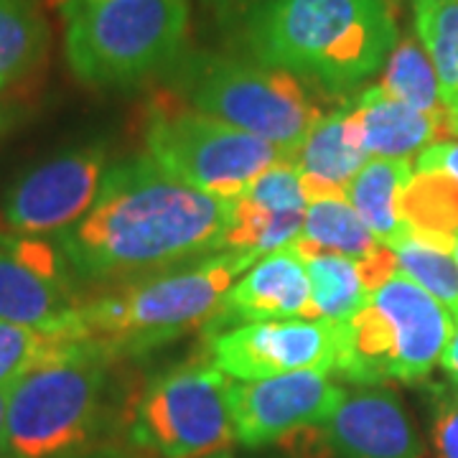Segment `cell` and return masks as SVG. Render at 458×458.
<instances>
[{"mask_svg":"<svg viewBox=\"0 0 458 458\" xmlns=\"http://www.w3.org/2000/svg\"><path fill=\"white\" fill-rule=\"evenodd\" d=\"M291 438L303 441L301 458H423L403 403L382 385L346 387L328 420Z\"/></svg>","mask_w":458,"mask_h":458,"instance_id":"14","label":"cell"},{"mask_svg":"<svg viewBox=\"0 0 458 458\" xmlns=\"http://www.w3.org/2000/svg\"><path fill=\"white\" fill-rule=\"evenodd\" d=\"M13 387H16V379H13V382H5V385H0V445H3V433H5V415H8V403H11Z\"/></svg>","mask_w":458,"mask_h":458,"instance_id":"33","label":"cell"},{"mask_svg":"<svg viewBox=\"0 0 458 458\" xmlns=\"http://www.w3.org/2000/svg\"><path fill=\"white\" fill-rule=\"evenodd\" d=\"M339 327L321 318L242 324L207 336V357L229 379H265L288 372H334Z\"/></svg>","mask_w":458,"mask_h":458,"instance_id":"13","label":"cell"},{"mask_svg":"<svg viewBox=\"0 0 458 458\" xmlns=\"http://www.w3.org/2000/svg\"><path fill=\"white\" fill-rule=\"evenodd\" d=\"M423 165L443 168L445 174H451L458 181V140H438V143L428 146L415 161V168H423Z\"/></svg>","mask_w":458,"mask_h":458,"instance_id":"30","label":"cell"},{"mask_svg":"<svg viewBox=\"0 0 458 458\" xmlns=\"http://www.w3.org/2000/svg\"><path fill=\"white\" fill-rule=\"evenodd\" d=\"M110 153L102 143L72 146L23 171L3 194L5 232L47 237L77 225L92 209Z\"/></svg>","mask_w":458,"mask_h":458,"instance_id":"11","label":"cell"},{"mask_svg":"<svg viewBox=\"0 0 458 458\" xmlns=\"http://www.w3.org/2000/svg\"><path fill=\"white\" fill-rule=\"evenodd\" d=\"M84 298L54 240L0 232V321L77 339Z\"/></svg>","mask_w":458,"mask_h":458,"instance_id":"10","label":"cell"},{"mask_svg":"<svg viewBox=\"0 0 458 458\" xmlns=\"http://www.w3.org/2000/svg\"><path fill=\"white\" fill-rule=\"evenodd\" d=\"M346 397V387L328 372L303 369L265 379H229L227 408L234 441L247 448L291 438L321 426Z\"/></svg>","mask_w":458,"mask_h":458,"instance_id":"12","label":"cell"},{"mask_svg":"<svg viewBox=\"0 0 458 458\" xmlns=\"http://www.w3.org/2000/svg\"><path fill=\"white\" fill-rule=\"evenodd\" d=\"M451 135L458 138V107L451 113Z\"/></svg>","mask_w":458,"mask_h":458,"instance_id":"34","label":"cell"},{"mask_svg":"<svg viewBox=\"0 0 458 458\" xmlns=\"http://www.w3.org/2000/svg\"><path fill=\"white\" fill-rule=\"evenodd\" d=\"M143 132L168 176L219 199L242 197L267 168L293 161L291 150L191 110L171 89L150 99Z\"/></svg>","mask_w":458,"mask_h":458,"instance_id":"9","label":"cell"},{"mask_svg":"<svg viewBox=\"0 0 458 458\" xmlns=\"http://www.w3.org/2000/svg\"><path fill=\"white\" fill-rule=\"evenodd\" d=\"M0 95H3V92H0ZM5 120H8V117H5V105H3V98H0V131L5 128Z\"/></svg>","mask_w":458,"mask_h":458,"instance_id":"35","label":"cell"},{"mask_svg":"<svg viewBox=\"0 0 458 458\" xmlns=\"http://www.w3.org/2000/svg\"><path fill=\"white\" fill-rule=\"evenodd\" d=\"M227 382L209 357L156 375L125 400L120 445L131 458H209L234 443Z\"/></svg>","mask_w":458,"mask_h":458,"instance_id":"8","label":"cell"},{"mask_svg":"<svg viewBox=\"0 0 458 458\" xmlns=\"http://www.w3.org/2000/svg\"><path fill=\"white\" fill-rule=\"evenodd\" d=\"M433 445L438 458H458V393L438 400L433 418Z\"/></svg>","mask_w":458,"mask_h":458,"instance_id":"28","label":"cell"},{"mask_svg":"<svg viewBox=\"0 0 458 458\" xmlns=\"http://www.w3.org/2000/svg\"><path fill=\"white\" fill-rule=\"evenodd\" d=\"M242 199L262 212L280 214V216L306 214L309 209V199L303 194L301 174L293 161H283L267 168L252 181V186L242 194Z\"/></svg>","mask_w":458,"mask_h":458,"instance_id":"26","label":"cell"},{"mask_svg":"<svg viewBox=\"0 0 458 458\" xmlns=\"http://www.w3.org/2000/svg\"><path fill=\"white\" fill-rule=\"evenodd\" d=\"M293 245L309 267L313 318L328 324H346L349 318H354L369 298V291L361 280L360 262L339 252L316 250L301 240H295Z\"/></svg>","mask_w":458,"mask_h":458,"instance_id":"21","label":"cell"},{"mask_svg":"<svg viewBox=\"0 0 458 458\" xmlns=\"http://www.w3.org/2000/svg\"><path fill=\"white\" fill-rule=\"evenodd\" d=\"M64 54L95 89L138 87L183 56L189 0H64Z\"/></svg>","mask_w":458,"mask_h":458,"instance_id":"5","label":"cell"},{"mask_svg":"<svg viewBox=\"0 0 458 458\" xmlns=\"http://www.w3.org/2000/svg\"><path fill=\"white\" fill-rule=\"evenodd\" d=\"M441 367L458 390V316H454V331H451V339L445 344V352H443L441 357Z\"/></svg>","mask_w":458,"mask_h":458,"instance_id":"31","label":"cell"},{"mask_svg":"<svg viewBox=\"0 0 458 458\" xmlns=\"http://www.w3.org/2000/svg\"><path fill=\"white\" fill-rule=\"evenodd\" d=\"M349 110L360 131L361 148L369 158L410 161L428 146L448 140L430 114L418 113L405 102L390 98L379 84L361 89L349 102Z\"/></svg>","mask_w":458,"mask_h":458,"instance_id":"17","label":"cell"},{"mask_svg":"<svg viewBox=\"0 0 458 458\" xmlns=\"http://www.w3.org/2000/svg\"><path fill=\"white\" fill-rule=\"evenodd\" d=\"M54 3H56V5H59V8H62V5H64V0H54Z\"/></svg>","mask_w":458,"mask_h":458,"instance_id":"37","label":"cell"},{"mask_svg":"<svg viewBox=\"0 0 458 458\" xmlns=\"http://www.w3.org/2000/svg\"><path fill=\"white\" fill-rule=\"evenodd\" d=\"M120 361L95 339H56L16 379L0 458H69L107 443Z\"/></svg>","mask_w":458,"mask_h":458,"instance_id":"3","label":"cell"},{"mask_svg":"<svg viewBox=\"0 0 458 458\" xmlns=\"http://www.w3.org/2000/svg\"><path fill=\"white\" fill-rule=\"evenodd\" d=\"M339 327L331 377L346 385L420 382L441 364L454 313L403 270L369 293L361 311Z\"/></svg>","mask_w":458,"mask_h":458,"instance_id":"7","label":"cell"},{"mask_svg":"<svg viewBox=\"0 0 458 458\" xmlns=\"http://www.w3.org/2000/svg\"><path fill=\"white\" fill-rule=\"evenodd\" d=\"M415 36L428 51L443 105L458 107V0H412Z\"/></svg>","mask_w":458,"mask_h":458,"instance_id":"23","label":"cell"},{"mask_svg":"<svg viewBox=\"0 0 458 458\" xmlns=\"http://www.w3.org/2000/svg\"><path fill=\"white\" fill-rule=\"evenodd\" d=\"M49 49L51 29L41 0H0V92L33 82Z\"/></svg>","mask_w":458,"mask_h":458,"instance_id":"18","label":"cell"},{"mask_svg":"<svg viewBox=\"0 0 458 458\" xmlns=\"http://www.w3.org/2000/svg\"><path fill=\"white\" fill-rule=\"evenodd\" d=\"M262 3H267V0H201L204 11L214 18L216 26L234 29V31L255 8H260Z\"/></svg>","mask_w":458,"mask_h":458,"instance_id":"29","label":"cell"},{"mask_svg":"<svg viewBox=\"0 0 458 458\" xmlns=\"http://www.w3.org/2000/svg\"><path fill=\"white\" fill-rule=\"evenodd\" d=\"M367 161L369 156L361 148L349 102L328 110L293 156L309 204L318 199L346 197V186Z\"/></svg>","mask_w":458,"mask_h":458,"instance_id":"16","label":"cell"},{"mask_svg":"<svg viewBox=\"0 0 458 458\" xmlns=\"http://www.w3.org/2000/svg\"><path fill=\"white\" fill-rule=\"evenodd\" d=\"M69 458H131L125 451H123V445L120 443H99V445H92V448H87L82 454H77V456H69Z\"/></svg>","mask_w":458,"mask_h":458,"instance_id":"32","label":"cell"},{"mask_svg":"<svg viewBox=\"0 0 458 458\" xmlns=\"http://www.w3.org/2000/svg\"><path fill=\"white\" fill-rule=\"evenodd\" d=\"M412 176L410 161L369 158L346 186V199L357 209L379 245L394 247L405 237L400 219V197Z\"/></svg>","mask_w":458,"mask_h":458,"instance_id":"20","label":"cell"},{"mask_svg":"<svg viewBox=\"0 0 458 458\" xmlns=\"http://www.w3.org/2000/svg\"><path fill=\"white\" fill-rule=\"evenodd\" d=\"M54 342L56 336L0 321V385L13 382L23 372H29Z\"/></svg>","mask_w":458,"mask_h":458,"instance_id":"27","label":"cell"},{"mask_svg":"<svg viewBox=\"0 0 458 458\" xmlns=\"http://www.w3.org/2000/svg\"><path fill=\"white\" fill-rule=\"evenodd\" d=\"M298 240L324 252L346 255L352 260H364L379 247L375 234L361 222V216L346 197L311 201L303 216V232Z\"/></svg>","mask_w":458,"mask_h":458,"instance_id":"24","label":"cell"},{"mask_svg":"<svg viewBox=\"0 0 458 458\" xmlns=\"http://www.w3.org/2000/svg\"><path fill=\"white\" fill-rule=\"evenodd\" d=\"M454 260H456L458 265V240H456V245H454Z\"/></svg>","mask_w":458,"mask_h":458,"instance_id":"36","label":"cell"},{"mask_svg":"<svg viewBox=\"0 0 458 458\" xmlns=\"http://www.w3.org/2000/svg\"><path fill=\"white\" fill-rule=\"evenodd\" d=\"M237 38L252 62L336 98L377 74L400 36L393 0H267Z\"/></svg>","mask_w":458,"mask_h":458,"instance_id":"2","label":"cell"},{"mask_svg":"<svg viewBox=\"0 0 458 458\" xmlns=\"http://www.w3.org/2000/svg\"><path fill=\"white\" fill-rule=\"evenodd\" d=\"M168 87L191 110L295 150L328 113L318 92L291 72L222 54H183L168 69Z\"/></svg>","mask_w":458,"mask_h":458,"instance_id":"6","label":"cell"},{"mask_svg":"<svg viewBox=\"0 0 458 458\" xmlns=\"http://www.w3.org/2000/svg\"><path fill=\"white\" fill-rule=\"evenodd\" d=\"M229 227L232 199L181 183L146 153L110 164L92 209L54 242L84 288L225 252Z\"/></svg>","mask_w":458,"mask_h":458,"instance_id":"1","label":"cell"},{"mask_svg":"<svg viewBox=\"0 0 458 458\" xmlns=\"http://www.w3.org/2000/svg\"><path fill=\"white\" fill-rule=\"evenodd\" d=\"M390 250H394L397 265L408 278L415 280L423 291L458 316V265L451 250L428 245L408 232Z\"/></svg>","mask_w":458,"mask_h":458,"instance_id":"25","label":"cell"},{"mask_svg":"<svg viewBox=\"0 0 458 458\" xmlns=\"http://www.w3.org/2000/svg\"><path fill=\"white\" fill-rule=\"evenodd\" d=\"M400 219L408 234L454 252L458 240V181L436 165L415 168L400 197Z\"/></svg>","mask_w":458,"mask_h":458,"instance_id":"19","label":"cell"},{"mask_svg":"<svg viewBox=\"0 0 458 458\" xmlns=\"http://www.w3.org/2000/svg\"><path fill=\"white\" fill-rule=\"evenodd\" d=\"M260 258L258 252L225 250L150 273L138 283L87 295L80 309L77 339L102 342L120 360L140 357L148 349L207 327L222 309L229 288Z\"/></svg>","mask_w":458,"mask_h":458,"instance_id":"4","label":"cell"},{"mask_svg":"<svg viewBox=\"0 0 458 458\" xmlns=\"http://www.w3.org/2000/svg\"><path fill=\"white\" fill-rule=\"evenodd\" d=\"M379 87L390 95V98L405 102L408 107L418 113L430 114L445 132V138L451 135V113L443 105L441 87L433 62L423 49V44L418 41V36H400L394 49L390 51L387 62L382 66V80Z\"/></svg>","mask_w":458,"mask_h":458,"instance_id":"22","label":"cell"},{"mask_svg":"<svg viewBox=\"0 0 458 458\" xmlns=\"http://www.w3.org/2000/svg\"><path fill=\"white\" fill-rule=\"evenodd\" d=\"M280 318H313L311 278L295 245L262 255L229 288L219 313L204 328L212 336L225 328Z\"/></svg>","mask_w":458,"mask_h":458,"instance_id":"15","label":"cell"}]
</instances>
